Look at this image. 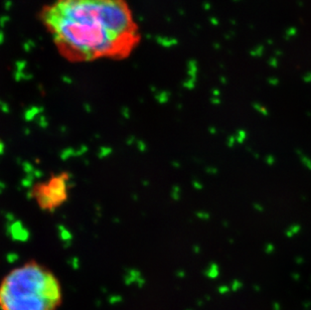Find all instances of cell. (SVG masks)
<instances>
[{
	"instance_id": "6da1fadb",
	"label": "cell",
	"mask_w": 311,
	"mask_h": 310,
	"mask_svg": "<svg viewBox=\"0 0 311 310\" xmlns=\"http://www.w3.org/2000/svg\"><path fill=\"white\" fill-rule=\"evenodd\" d=\"M39 18L58 52L72 63L124 60L141 41L128 0H50Z\"/></svg>"
},
{
	"instance_id": "7a4b0ae2",
	"label": "cell",
	"mask_w": 311,
	"mask_h": 310,
	"mask_svg": "<svg viewBox=\"0 0 311 310\" xmlns=\"http://www.w3.org/2000/svg\"><path fill=\"white\" fill-rule=\"evenodd\" d=\"M63 287L55 274L36 261L11 269L0 281V310H57Z\"/></svg>"
},
{
	"instance_id": "3957f363",
	"label": "cell",
	"mask_w": 311,
	"mask_h": 310,
	"mask_svg": "<svg viewBox=\"0 0 311 310\" xmlns=\"http://www.w3.org/2000/svg\"><path fill=\"white\" fill-rule=\"evenodd\" d=\"M71 189V175L62 171L37 182L31 188V199L42 210L55 212L68 199Z\"/></svg>"
}]
</instances>
